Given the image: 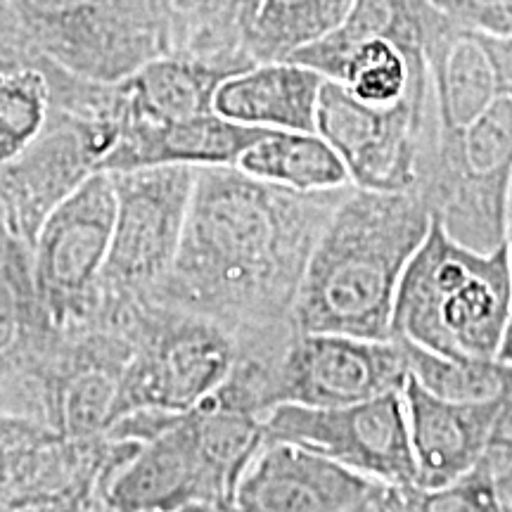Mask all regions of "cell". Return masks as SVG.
I'll return each mask as SVG.
<instances>
[{
	"instance_id": "18",
	"label": "cell",
	"mask_w": 512,
	"mask_h": 512,
	"mask_svg": "<svg viewBox=\"0 0 512 512\" xmlns=\"http://www.w3.org/2000/svg\"><path fill=\"white\" fill-rule=\"evenodd\" d=\"M316 69L294 60H273L233 72L214 95V112L238 124L271 131H316L323 83Z\"/></svg>"
},
{
	"instance_id": "3",
	"label": "cell",
	"mask_w": 512,
	"mask_h": 512,
	"mask_svg": "<svg viewBox=\"0 0 512 512\" xmlns=\"http://www.w3.org/2000/svg\"><path fill=\"white\" fill-rule=\"evenodd\" d=\"M510 309L508 247L477 252L432 216L396 294L392 337L451 358H498Z\"/></svg>"
},
{
	"instance_id": "28",
	"label": "cell",
	"mask_w": 512,
	"mask_h": 512,
	"mask_svg": "<svg viewBox=\"0 0 512 512\" xmlns=\"http://www.w3.org/2000/svg\"><path fill=\"white\" fill-rule=\"evenodd\" d=\"M387 496H389V486H382L380 491H375V494L366 498V501L358 503V505H354V508H349L344 512H389Z\"/></svg>"
},
{
	"instance_id": "9",
	"label": "cell",
	"mask_w": 512,
	"mask_h": 512,
	"mask_svg": "<svg viewBox=\"0 0 512 512\" xmlns=\"http://www.w3.org/2000/svg\"><path fill=\"white\" fill-rule=\"evenodd\" d=\"M408 361L396 339H361L332 332H302L273 351L271 408H339L403 392Z\"/></svg>"
},
{
	"instance_id": "19",
	"label": "cell",
	"mask_w": 512,
	"mask_h": 512,
	"mask_svg": "<svg viewBox=\"0 0 512 512\" xmlns=\"http://www.w3.org/2000/svg\"><path fill=\"white\" fill-rule=\"evenodd\" d=\"M233 72H219L204 64L157 57L145 62L117 93L119 124L131 121H176L214 112V95Z\"/></svg>"
},
{
	"instance_id": "5",
	"label": "cell",
	"mask_w": 512,
	"mask_h": 512,
	"mask_svg": "<svg viewBox=\"0 0 512 512\" xmlns=\"http://www.w3.org/2000/svg\"><path fill=\"white\" fill-rule=\"evenodd\" d=\"M510 183L512 91H505L463 131L434 133L418 192L453 240L494 252L505 245Z\"/></svg>"
},
{
	"instance_id": "14",
	"label": "cell",
	"mask_w": 512,
	"mask_h": 512,
	"mask_svg": "<svg viewBox=\"0 0 512 512\" xmlns=\"http://www.w3.org/2000/svg\"><path fill=\"white\" fill-rule=\"evenodd\" d=\"M382 486L304 446L264 441L235 491V512H344Z\"/></svg>"
},
{
	"instance_id": "26",
	"label": "cell",
	"mask_w": 512,
	"mask_h": 512,
	"mask_svg": "<svg viewBox=\"0 0 512 512\" xmlns=\"http://www.w3.org/2000/svg\"><path fill=\"white\" fill-rule=\"evenodd\" d=\"M31 17L41 19L48 27H67L69 22L91 15L100 8L102 0H22Z\"/></svg>"
},
{
	"instance_id": "2",
	"label": "cell",
	"mask_w": 512,
	"mask_h": 512,
	"mask_svg": "<svg viewBox=\"0 0 512 512\" xmlns=\"http://www.w3.org/2000/svg\"><path fill=\"white\" fill-rule=\"evenodd\" d=\"M432 226L418 190L380 192L351 185L306 264L294 328L361 339H392L399 285Z\"/></svg>"
},
{
	"instance_id": "7",
	"label": "cell",
	"mask_w": 512,
	"mask_h": 512,
	"mask_svg": "<svg viewBox=\"0 0 512 512\" xmlns=\"http://www.w3.org/2000/svg\"><path fill=\"white\" fill-rule=\"evenodd\" d=\"M117 190L110 171H95L46 216L31 245L38 302L57 332L98 320L100 280L110 256Z\"/></svg>"
},
{
	"instance_id": "27",
	"label": "cell",
	"mask_w": 512,
	"mask_h": 512,
	"mask_svg": "<svg viewBox=\"0 0 512 512\" xmlns=\"http://www.w3.org/2000/svg\"><path fill=\"white\" fill-rule=\"evenodd\" d=\"M98 494L95 491H69V494L43 498L27 505H19L8 512H83L91 505Z\"/></svg>"
},
{
	"instance_id": "17",
	"label": "cell",
	"mask_w": 512,
	"mask_h": 512,
	"mask_svg": "<svg viewBox=\"0 0 512 512\" xmlns=\"http://www.w3.org/2000/svg\"><path fill=\"white\" fill-rule=\"evenodd\" d=\"M505 399V396H503ZM501 401H446L408 375L403 387L408 432L418 467V486L434 489L456 482L482 458Z\"/></svg>"
},
{
	"instance_id": "29",
	"label": "cell",
	"mask_w": 512,
	"mask_h": 512,
	"mask_svg": "<svg viewBox=\"0 0 512 512\" xmlns=\"http://www.w3.org/2000/svg\"><path fill=\"white\" fill-rule=\"evenodd\" d=\"M498 358H501L503 363H508V366H512V309H510L508 328H505V335H503V342H501V351H498Z\"/></svg>"
},
{
	"instance_id": "13",
	"label": "cell",
	"mask_w": 512,
	"mask_h": 512,
	"mask_svg": "<svg viewBox=\"0 0 512 512\" xmlns=\"http://www.w3.org/2000/svg\"><path fill=\"white\" fill-rule=\"evenodd\" d=\"M100 501L114 512H171L185 505H214L235 512V501L197 444L188 413H176L164 432L107 482Z\"/></svg>"
},
{
	"instance_id": "6",
	"label": "cell",
	"mask_w": 512,
	"mask_h": 512,
	"mask_svg": "<svg viewBox=\"0 0 512 512\" xmlns=\"http://www.w3.org/2000/svg\"><path fill=\"white\" fill-rule=\"evenodd\" d=\"M133 342L117 418L138 411L188 413L238 363V337L216 320L147 299L126 325Z\"/></svg>"
},
{
	"instance_id": "1",
	"label": "cell",
	"mask_w": 512,
	"mask_h": 512,
	"mask_svg": "<svg viewBox=\"0 0 512 512\" xmlns=\"http://www.w3.org/2000/svg\"><path fill=\"white\" fill-rule=\"evenodd\" d=\"M349 188L297 192L238 166H202L176 264L155 299L238 339L294 328L306 264Z\"/></svg>"
},
{
	"instance_id": "21",
	"label": "cell",
	"mask_w": 512,
	"mask_h": 512,
	"mask_svg": "<svg viewBox=\"0 0 512 512\" xmlns=\"http://www.w3.org/2000/svg\"><path fill=\"white\" fill-rule=\"evenodd\" d=\"M392 339L406 354L408 375L439 399L501 401L512 389V366L501 358H451L422 349L408 339Z\"/></svg>"
},
{
	"instance_id": "22",
	"label": "cell",
	"mask_w": 512,
	"mask_h": 512,
	"mask_svg": "<svg viewBox=\"0 0 512 512\" xmlns=\"http://www.w3.org/2000/svg\"><path fill=\"white\" fill-rule=\"evenodd\" d=\"M351 5L354 0H259L254 22L264 53L290 60L342 27Z\"/></svg>"
},
{
	"instance_id": "4",
	"label": "cell",
	"mask_w": 512,
	"mask_h": 512,
	"mask_svg": "<svg viewBox=\"0 0 512 512\" xmlns=\"http://www.w3.org/2000/svg\"><path fill=\"white\" fill-rule=\"evenodd\" d=\"M110 174L117 190V219L95 323L126 328L133 311L155 299L176 264L197 166H147Z\"/></svg>"
},
{
	"instance_id": "25",
	"label": "cell",
	"mask_w": 512,
	"mask_h": 512,
	"mask_svg": "<svg viewBox=\"0 0 512 512\" xmlns=\"http://www.w3.org/2000/svg\"><path fill=\"white\" fill-rule=\"evenodd\" d=\"M451 22L486 34L512 36V0H430Z\"/></svg>"
},
{
	"instance_id": "15",
	"label": "cell",
	"mask_w": 512,
	"mask_h": 512,
	"mask_svg": "<svg viewBox=\"0 0 512 512\" xmlns=\"http://www.w3.org/2000/svg\"><path fill=\"white\" fill-rule=\"evenodd\" d=\"M434 133L463 131L512 91V36H496L441 17L427 46Z\"/></svg>"
},
{
	"instance_id": "11",
	"label": "cell",
	"mask_w": 512,
	"mask_h": 512,
	"mask_svg": "<svg viewBox=\"0 0 512 512\" xmlns=\"http://www.w3.org/2000/svg\"><path fill=\"white\" fill-rule=\"evenodd\" d=\"M38 302L31 245L0 207V413L46 422V375L60 344Z\"/></svg>"
},
{
	"instance_id": "30",
	"label": "cell",
	"mask_w": 512,
	"mask_h": 512,
	"mask_svg": "<svg viewBox=\"0 0 512 512\" xmlns=\"http://www.w3.org/2000/svg\"><path fill=\"white\" fill-rule=\"evenodd\" d=\"M505 247H508L510 275H512V183H510V192H508V211H505Z\"/></svg>"
},
{
	"instance_id": "24",
	"label": "cell",
	"mask_w": 512,
	"mask_h": 512,
	"mask_svg": "<svg viewBox=\"0 0 512 512\" xmlns=\"http://www.w3.org/2000/svg\"><path fill=\"white\" fill-rule=\"evenodd\" d=\"M389 512H505L494 482L475 465L444 486H389Z\"/></svg>"
},
{
	"instance_id": "31",
	"label": "cell",
	"mask_w": 512,
	"mask_h": 512,
	"mask_svg": "<svg viewBox=\"0 0 512 512\" xmlns=\"http://www.w3.org/2000/svg\"><path fill=\"white\" fill-rule=\"evenodd\" d=\"M171 512H228V510L214 508V505H202V503H195V505H185V508H181V510H171Z\"/></svg>"
},
{
	"instance_id": "16",
	"label": "cell",
	"mask_w": 512,
	"mask_h": 512,
	"mask_svg": "<svg viewBox=\"0 0 512 512\" xmlns=\"http://www.w3.org/2000/svg\"><path fill=\"white\" fill-rule=\"evenodd\" d=\"M271 128H254L216 112L176 121H131L100 162V171L147 166H238L240 157Z\"/></svg>"
},
{
	"instance_id": "12",
	"label": "cell",
	"mask_w": 512,
	"mask_h": 512,
	"mask_svg": "<svg viewBox=\"0 0 512 512\" xmlns=\"http://www.w3.org/2000/svg\"><path fill=\"white\" fill-rule=\"evenodd\" d=\"M133 354L126 328L93 323L64 332L46 375V422L72 441L110 432Z\"/></svg>"
},
{
	"instance_id": "20",
	"label": "cell",
	"mask_w": 512,
	"mask_h": 512,
	"mask_svg": "<svg viewBox=\"0 0 512 512\" xmlns=\"http://www.w3.org/2000/svg\"><path fill=\"white\" fill-rule=\"evenodd\" d=\"M238 169L297 192L354 185L342 157L318 131H268L240 157Z\"/></svg>"
},
{
	"instance_id": "8",
	"label": "cell",
	"mask_w": 512,
	"mask_h": 512,
	"mask_svg": "<svg viewBox=\"0 0 512 512\" xmlns=\"http://www.w3.org/2000/svg\"><path fill=\"white\" fill-rule=\"evenodd\" d=\"M316 131L335 147L356 188L418 190L422 159L434 136L432 86L396 105L377 107L328 79L320 91Z\"/></svg>"
},
{
	"instance_id": "32",
	"label": "cell",
	"mask_w": 512,
	"mask_h": 512,
	"mask_svg": "<svg viewBox=\"0 0 512 512\" xmlns=\"http://www.w3.org/2000/svg\"><path fill=\"white\" fill-rule=\"evenodd\" d=\"M83 512H114V510H110V508H107V505H105V503H102V501H100V498H95V501H93L91 505H88V508H86V510H83Z\"/></svg>"
},
{
	"instance_id": "10",
	"label": "cell",
	"mask_w": 512,
	"mask_h": 512,
	"mask_svg": "<svg viewBox=\"0 0 512 512\" xmlns=\"http://www.w3.org/2000/svg\"><path fill=\"white\" fill-rule=\"evenodd\" d=\"M266 441H287L387 486L418 484L403 392L339 408L285 406L264 418Z\"/></svg>"
},
{
	"instance_id": "23",
	"label": "cell",
	"mask_w": 512,
	"mask_h": 512,
	"mask_svg": "<svg viewBox=\"0 0 512 512\" xmlns=\"http://www.w3.org/2000/svg\"><path fill=\"white\" fill-rule=\"evenodd\" d=\"M53 117V95L36 69H0V166L24 155Z\"/></svg>"
}]
</instances>
